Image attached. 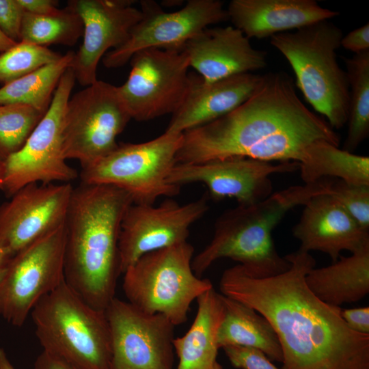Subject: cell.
I'll use <instances>...</instances> for the list:
<instances>
[{
  "instance_id": "obj_4",
  "label": "cell",
  "mask_w": 369,
  "mask_h": 369,
  "mask_svg": "<svg viewBox=\"0 0 369 369\" xmlns=\"http://www.w3.org/2000/svg\"><path fill=\"white\" fill-rule=\"evenodd\" d=\"M331 180L325 178L293 185L258 203L226 210L215 221L210 242L193 256L194 273L201 277L213 262L223 258L239 262L249 275L256 278L285 272L290 262L277 253L272 231L290 210L304 205L315 195L331 194Z\"/></svg>"
},
{
  "instance_id": "obj_21",
  "label": "cell",
  "mask_w": 369,
  "mask_h": 369,
  "mask_svg": "<svg viewBox=\"0 0 369 369\" xmlns=\"http://www.w3.org/2000/svg\"><path fill=\"white\" fill-rule=\"evenodd\" d=\"M226 10L234 27L249 39L297 30L340 14L315 0H232Z\"/></svg>"
},
{
  "instance_id": "obj_22",
  "label": "cell",
  "mask_w": 369,
  "mask_h": 369,
  "mask_svg": "<svg viewBox=\"0 0 369 369\" xmlns=\"http://www.w3.org/2000/svg\"><path fill=\"white\" fill-rule=\"evenodd\" d=\"M261 75H234L213 83L191 77L189 89L165 130L184 132L213 122L244 102L256 90Z\"/></svg>"
},
{
  "instance_id": "obj_3",
  "label": "cell",
  "mask_w": 369,
  "mask_h": 369,
  "mask_svg": "<svg viewBox=\"0 0 369 369\" xmlns=\"http://www.w3.org/2000/svg\"><path fill=\"white\" fill-rule=\"evenodd\" d=\"M131 195L109 184L73 189L66 218L64 279L87 304L105 310L121 273L119 236Z\"/></svg>"
},
{
  "instance_id": "obj_36",
  "label": "cell",
  "mask_w": 369,
  "mask_h": 369,
  "mask_svg": "<svg viewBox=\"0 0 369 369\" xmlns=\"http://www.w3.org/2000/svg\"><path fill=\"white\" fill-rule=\"evenodd\" d=\"M342 318L354 331L369 333V307L341 309Z\"/></svg>"
},
{
  "instance_id": "obj_38",
  "label": "cell",
  "mask_w": 369,
  "mask_h": 369,
  "mask_svg": "<svg viewBox=\"0 0 369 369\" xmlns=\"http://www.w3.org/2000/svg\"><path fill=\"white\" fill-rule=\"evenodd\" d=\"M34 369H81L64 359L42 350L34 363Z\"/></svg>"
},
{
  "instance_id": "obj_11",
  "label": "cell",
  "mask_w": 369,
  "mask_h": 369,
  "mask_svg": "<svg viewBox=\"0 0 369 369\" xmlns=\"http://www.w3.org/2000/svg\"><path fill=\"white\" fill-rule=\"evenodd\" d=\"M66 221L15 254L0 279V316L21 327L36 305L64 279Z\"/></svg>"
},
{
  "instance_id": "obj_23",
  "label": "cell",
  "mask_w": 369,
  "mask_h": 369,
  "mask_svg": "<svg viewBox=\"0 0 369 369\" xmlns=\"http://www.w3.org/2000/svg\"><path fill=\"white\" fill-rule=\"evenodd\" d=\"M196 301L197 310L192 325L185 334L173 340L178 358L176 369H213L217 361V333L224 316L221 294L213 287Z\"/></svg>"
},
{
  "instance_id": "obj_24",
  "label": "cell",
  "mask_w": 369,
  "mask_h": 369,
  "mask_svg": "<svg viewBox=\"0 0 369 369\" xmlns=\"http://www.w3.org/2000/svg\"><path fill=\"white\" fill-rule=\"evenodd\" d=\"M305 279L310 290L331 305L362 299L369 292V246L350 256H341L329 266L312 268Z\"/></svg>"
},
{
  "instance_id": "obj_9",
  "label": "cell",
  "mask_w": 369,
  "mask_h": 369,
  "mask_svg": "<svg viewBox=\"0 0 369 369\" xmlns=\"http://www.w3.org/2000/svg\"><path fill=\"white\" fill-rule=\"evenodd\" d=\"M131 119L118 87L97 80L67 103L64 158L78 160L82 168L95 163L118 147L116 138Z\"/></svg>"
},
{
  "instance_id": "obj_19",
  "label": "cell",
  "mask_w": 369,
  "mask_h": 369,
  "mask_svg": "<svg viewBox=\"0 0 369 369\" xmlns=\"http://www.w3.org/2000/svg\"><path fill=\"white\" fill-rule=\"evenodd\" d=\"M292 228L299 249L319 251L336 262L344 250L351 254L369 246V231L363 229L329 193L309 200Z\"/></svg>"
},
{
  "instance_id": "obj_2",
  "label": "cell",
  "mask_w": 369,
  "mask_h": 369,
  "mask_svg": "<svg viewBox=\"0 0 369 369\" xmlns=\"http://www.w3.org/2000/svg\"><path fill=\"white\" fill-rule=\"evenodd\" d=\"M317 141L339 146L328 122L301 100L292 78L283 72L261 75L249 98L223 116L182 133L177 163L232 156L297 162Z\"/></svg>"
},
{
  "instance_id": "obj_34",
  "label": "cell",
  "mask_w": 369,
  "mask_h": 369,
  "mask_svg": "<svg viewBox=\"0 0 369 369\" xmlns=\"http://www.w3.org/2000/svg\"><path fill=\"white\" fill-rule=\"evenodd\" d=\"M25 13L18 0H0V30L15 42H20Z\"/></svg>"
},
{
  "instance_id": "obj_42",
  "label": "cell",
  "mask_w": 369,
  "mask_h": 369,
  "mask_svg": "<svg viewBox=\"0 0 369 369\" xmlns=\"http://www.w3.org/2000/svg\"><path fill=\"white\" fill-rule=\"evenodd\" d=\"M5 176L4 162L0 159V190L3 189Z\"/></svg>"
},
{
  "instance_id": "obj_15",
  "label": "cell",
  "mask_w": 369,
  "mask_h": 369,
  "mask_svg": "<svg viewBox=\"0 0 369 369\" xmlns=\"http://www.w3.org/2000/svg\"><path fill=\"white\" fill-rule=\"evenodd\" d=\"M208 195L180 204L167 198L159 206L132 204L120 227V270L146 254L187 241L189 228L208 210Z\"/></svg>"
},
{
  "instance_id": "obj_6",
  "label": "cell",
  "mask_w": 369,
  "mask_h": 369,
  "mask_svg": "<svg viewBox=\"0 0 369 369\" xmlns=\"http://www.w3.org/2000/svg\"><path fill=\"white\" fill-rule=\"evenodd\" d=\"M30 315L44 351L81 369H109L111 334L105 311L87 304L65 279Z\"/></svg>"
},
{
  "instance_id": "obj_40",
  "label": "cell",
  "mask_w": 369,
  "mask_h": 369,
  "mask_svg": "<svg viewBox=\"0 0 369 369\" xmlns=\"http://www.w3.org/2000/svg\"><path fill=\"white\" fill-rule=\"evenodd\" d=\"M17 42H14L13 40H10L9 38H8L1 30H0V53H2L14 44H16Z\"/></svg>"
},
{
  "instance_id": "obj_16",
  "label": "cell",
  "mask_w": 369,
  "mask_h": 369,
  "mask_svg": "<svg viewBox=\"0 0 369 369\" xmlns=\"http://www.w3.org/2000/svg\"><path fill=\"white\" fill-rule=\"evenodd\" d=\"M299 169L297 162H271L232 156L199 163H177L167 182L173 185L200 182L205 184L214 200L234 198L238 205L258 203L272 194L270 176Z\"/></svg>"
},
{
  "instance_id": "obj_29",
  "label": "cell",
  "mask_w": 369,
  "mask_h": 369,
  "mask_svg": "<svg viewBox=\"0 0 369 369\" xmlns=\"http://www.w3.org/2000/svg\"><path fill=\"white\" fill-rule=\"evenodd\" d=\"M80 16L68 7L57 14L40 16L27 12L23 16L20 42L46 46L58 44L72 46L83 37Z\"/></svg>"
},
{
  "instance_id": "obj_12",
  "label": "cell",
  "mask_w": 369,
  "mask_h": 369,
  "mask_svg": "<svg viewBox=\"0 0 369 369\" xmlns=\"http://www.w3.org/2000/svg\"><path fill=\"white\" fill-rule=\"evenodd\" d=\"M183 46L150 48L131 57L129 75L118 90L132 119L148 121L172 114L181 105L191 83Z\"/></svg>"
},
{
  "instance_id": "obj_13",
  "label": "cell",
  "mask_w": 369,
  "mask_h": 369,
  "mask_svg": "<svg viewBox=\"0 0 369 369\" xmlns=\"http://www.w3.org/2000/svg\"><path fill=\"white\" fill-rule=\"evenodd\" d=\"M142 18L125 42L102 57L107 68L121 67L137 51L150 48H180L208 25L229 20L219 0H189L180 10L165 12L154 1L140 3Z\"/></svg>"
},
{
  "instance_id": "obj_7",
  "label": "cell",
  "mask_w": 369,
  "mask_h": 369,
  "mask_svg": "<svg viewBox=\"0 0 369 369\" xmlns=\"http://www.w3.org/2000/svg\"><path fill=\"white\" fill-rule=\"evenodd\" d=\"M193 254L186 241L140 257L122 273L127 301L144 312L163 315L174 326L186 323L193 301L213 287L194 273Z\"/></svg>"
},
{
  "instance_id": "obj_30",
  "label": "cell",
  "mask_w": 369,
  "mask_h": 369,
  "mask_svg": "<svg viewBox=\"0 0 369 369\" xmlns=\"http://www.w3.org/2000/svg\"><path fill=\"white\" fill-rule=\"evenodd\" d=\"M46 113L24 104L0 105V159L25 145Z\"/></svg>"
},
{
  "instance_id": "obj_25",
  "label": "cell",
  "mask_w": 369,
  "mask_h": 369,
  "mask_svg": "<svg viewBox=\"0 0 369 369\" xmlns=\"http://www.w3.org/2000/svg\"><path fill=\"white\" fill-rule=\"evenodd\" d=\"M224 316L217 333L219 348L241 346L257 348L269 359L282 362L276 332L268 320L254 309L221 294Z\"/></svg>"
},
{
  "instance_id": "obj_20",
  "label": "cell",
  "mask_w": 369,
  "mask_h": 369,
  "mask_svg": "<svg viewBox=\"0 0 369 369\" xmlns=\"http://www.w3.org/2000/svg\"><path fill=\"white\" fill-rule=\"evenodd\" d=\"M189 67L204 83L266 67V52L254 49L249 39L234 26L206 28L183 46Z\"/></svg>"
},
{
  "instance_id": "obj_39",
  "label": "cell",
  "mask_w": 369,
  "mask_h": 369,
  "mask_svg": "<svg viewBox=\"0 0 369 369\" xmlns=\"http://www.w3.org/2000/svg\"><path fill=\"white\" fill-rule=\"evenodd\" d=\"M13 256L6 247L0 244V279Z\"/></svg>"
},
{
  "instance_id": "obj_41",
  "label": "cell",
  "mask_w": 369,
  "mask_h": 369,
  "mask_svg": "<svg viewBox=\"0 0 369 369\" xmlns=\"http://www.w3.org/2000/svg\"><path fill=\"white\" fill-rule=\"evenodd\" d=\"M0 369H15L3 348H0Z\"/></svg>"
},
{
  "instance_id": "obj_28",
  "label": "cell",
  "mask_w": 369,
  "mask_h": 369,
  "mask_svg": "<svg viewBox=\"0 0 369 369\" xmlns=\"http://www.w3.org/2000/svg\"><path fill=\"white\" fill-rule=\"evenodd\" d=\"M342 59L351 88L348 131L342 149L353 152L369 135V50Z\"/></svg>"
},
{
  "instance_id": "obj_37",
  "label": "cell",
  "mask_w": 369,
  "mask_h": 369,
  "mask_svg": "<svg viewBox=\"0 0 369 369\" xmlns=\"http://www.w3.org/2000/svg\"><path fill=\"white\" fill-rule=\"evenodd\" d=\"M25 12L40 16L52 15L59 12L58 2L53 0H18Z\"/></svg>"
},
{
  "instance_id": "obj_14",
  "label": "cell",
  "mask_w": 369,
  "mask_h": 369,
  "mask_svg": "<svg viewBox=\"0 0 369 369\" xmlns=\"http://www.w3.org/2000/svg\"><path fill=\"white\" fill-rule=\"evenodd\" d=\"M111 334L109 369H174V326L115 297L105 309Z\"/></svg>"
},
{
  "instance_id": "obj_26",
  "label": "cell",
  "mask_w": 369,
  "mask_h": 369,
  "mask_svg": "<svg viewBox=\"0 0 369 369\" xmlns=\"http://www.w3.org/2000/svg\"><path fill=\"white\" fill-rule=\"evenodd\" d=\"M299 163L305 184L331 178L348 184L369 186V157L340 149L326 141L310 145Z\"/></svg>"
},
{
  "instance_id": "obj_5",
  "label": "cell",
  "mask_w": 369,
  "mask_h": 369,
  "mask_svg": "<svg viewBox=\"0 0 369 369\" xmlns=\"http://www.w3.org/2000/svg\"><path fill=\"white\" fill-rule=\"evenodd\" d=\"M342 37L338 26L324 20L275 34L270 40L290 65L306 101L333 129L342 128L348 117L349 84L336 55Z\"/></svg>"
},
{
  "instance_id": "obj_8",
  "label": "cell",
  "mask_w": 369,
  "mask_h": 369,
  "mask_svg": "<svg viewBox=\"0 0 369 369\" xmlns=\"http://www.w3.org/2000/svg\"><path fill=\"white\" fill-rule=\"evenodd\" d=\"M182 133H165L139 144H118L110 154L82 168L81 182L109 184L128 193L133 204L154 205L160 197H171L180 187L167 182L177 164Z\"/></svg>"
},
{
  "instance_id": "obj_35",
  "label": "cell",
  "mask_w": 369,
  "mask_h": 369,
  "mask_svg": "<svg viewBox=\"0 0 369 369\" xmlns=\"http://www.w3.org/2000/svg\"><path fill=\"white\" fill-rule=\"evenodd\" d=\"M340 45L355 54L369 50V24L353 29L343 36Z\"/></svg>"
},
{
  "instance_id": "obj_31",
  "label": "cell",
  "mask_w": 369,
  "mask_h": 369,
  "mask_svg": "<svg viewBox=\"0 0 369 369\" xmlns=\"http://www.w3.org/2000/svg\"><path fill=\"white\" fill-rule=\"evenodd\" d=\"M61 57L46 46L18 42L0 53V84L16 81Z\"/></svg>"
},
{
  "instance_id": "obj_17",
  "label": "cell",
  "mask_w": 369,
  "mask_h": 369,
  "mask_svg": "<svg viewBox=\"0 0 369 369\" xmlns=\"http://www.w3.org/2000/svg\"><path fill=\"white\" fill-rule=\"evenodd\" d=\"M70 183H31L0 206V244L13 255L66 221Z\"/></svg>"
},
{
  "instance_id": "obj_33",
  "label": "cell",
  "mask_w": 369,
  "mask_h": 369,
  "mask_svg": "<svg viewBox=\"0 0 369 369\" xmlns=\"http://www.w3.org/2000/svg\"><path fill=\"white\" fill-rule=\"evenodd\" d=\"M233 366L240 369H279L261 351L251 347L226 346L222 348Z\"/></svg>"
},
{
  "instance_id": "obj_43",
  "label": "cell",
  "mask_w": 369,
  "mask_h": 369,
  "mask_svg": "<svg viewBox=\"0 0 369 369\" xmlns=\"http://www.w3.org/2000/svg\"><path fill=\"white\" fill-rule=\"evenodd\" d=\"M213 369H223L222 366L220 365L219 363L217 362V361L215 363Z\"/></svg>"
},
{
  "instance_id": "obj_10",
  "label": "cell",
  "mask_w": 369,
  "mask_h": 369,
  "mask_svg": "<svg viewBox=\"0 0 369 369\" xmlns=\"http://www.w3.org/2000/svg\"><path fill=\"white\" fill-rule=\"evenodd\" d=\"M76 81L68 68L62 77L46 113L25 145L4 162L3 191L9 197L31 183H70L78 174L63 152L64 118Z\"/></svg>"
},
{
  "instance_id": "obj_27",
  "label": "cell",
  "mask_w": 369,
  "mask_h": 369,
  "mask_svg": "<svg viewBox=\"0 0 369 369\" xmlns=\"http://www.w3.org/2000/svg\"><path fill=\"white\" fill-rule=\"evenodd\" d=\"M74 55V52L69 51L58 60L3 85L0 88V105L24 104L46 113Z\"/></svg>"
},
{
  "instance_id": "obj_32",
  "label": "cell",
  "mask_w": 369,
  "mask_h": 369,
  "mask_svg": "<svg viewBox=\"0 0 369 369\" xmlns=\"http://www.w3.org/2000/svg\"><path fill=\"white\" fill-rule=\"evenodd\" d=\"M330 194L364 230L369 231V186L331 180Z\"/></svg>"
},
{
  "instance_id": "obj_1",
  "label": "cell",
  "mask_w": 369,
  "mask_h": 369,
  "mask_svg": "<svg viewBox=\"0 0 369 369\" xmlns=\"http://www.w3.org/2000/svg\"><path fill=\"white\" fill-rule=\"evenodd\" d=\"M285 258L290 268L269 277H254L239 264L226 269L221 294L268 320L280 343L282 369H369V333L351 329L341 308L321 301L306 284L315 259L300 249Z\"/></svg>"
},
{
  "instance_id": "obj_18",
  "label": "cell",
  "mask_w": 369,
  "mask_h": 369,
  "mask_svg": "<svg viewBox=\"0 0 369 369\" xmlns=\"http://www.w3.org/2000/svg\"><path fill=\"white\" fill-rule=\"evenodd\" d=\"M131 0H72L69 8L81 18L83 42L74 53L70 68L76 81L89 86L97 79V67L109 49L126 41L132 28L142 18Z\"/></svg>"
}]
</instances>
